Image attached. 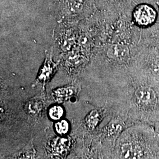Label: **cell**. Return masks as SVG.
<instances>
[{"instance_id":"obj_1","label":"cell","mask_w":159,"mask_h":159,"mask_svg":"<svg viewBox=\"0 0 159 159\" xmlns=\"http://www.w3.org/2000/svg\"><path fill=\"white\" fill-rule=\"evenodd\" d=\"M93 0H60V14L69 19L93 13Z\"/></svg>"},{"instance_id":"obj_2","label":"cell","mask_w":159,"mask_h":159,"mask_svg":"<svg viewBox=\"0 0 159 159\" xmlns=\"http://www.w3.org/2000/svg\"><path fill=\"white\" fill-rule=\"evenodd\" d=\"M156 16L153 9L147 5L139 6L134 12L135 21L140 25H148L153 23Z\"/></svg>"},{"instance_id":"obj_3","label":"cell","mask_w":159,"mask_h":159,"mask_svg":"<svg viewBox=\"0 0 159 159\" xmlns=\"http://www.w3.org/2000/svg\"><path fill=\"white\" fill-rule=\"evenodd\" d=\"M52 51L46 53V58L44 64L41 68L38 75L37 80L41 83L45 84L54 74L56 68V65L52 61Z\"/></svg>"},{"instance_id":"obj_4","label":"cell","mask_w":159,"mask_h":159,"mask_svg":"<svg viewBox=\"0 0 159 159\" xmlns=\"http://www.w3.org/2000/svg\"><path fill=\"white\" fill-rule=\"evenodd\" d=\"M129 48L125 45L115 44L110 46L107 51L109 58L119 62H125L129 57Z\"/></svg>"},{"instance_id":"obj_5","label":"cell","mask_w":159,"mask_h":159,"mask_svg":"<svg viewBox=\"0 0 159 159\" xmlns=\"http://www.w3.org/2000/svg\"><path fill=\"white\" fill-rule=\"evenodd\" d=\"M137 100L144 105L153 104L156 100V94L153 90L148 87H141L135 93Z\"/></svg>"},{"instance_id":"obj_6","label":"cell","mask_w":159,"mask_h":159,"mask_svg":"<svg viewBox=\"0 0 159 159\" xmlns=\"http://www.w3.org/2000/svg\"><path fill=\"white\" fill-rule=\"evenodd\" d=\"M77 92V89L73 85L57 89L53 91V97L58 101H63L70 97L73 96Z\"/></svg>"},{"instance_id":"obj_7","label":"cell","mask_w":159,"mask_h":159,"mask_svg":"<svg viewBox=\"0 0 159 159\" xmlns=\"http://www.w3.org/2000/svg\"><path fill=\"white\" fill-rule=\"evenodd\" d=\"M101 116L102 114L98 110H94L91 111L85 117V124L87 127L90 130L94 129L100 121Z\"/></svg>"},{"instance_id":"obj_8","label":"cell","mask_w":159,"mask_h":159,"mask_svg":"<svg viewBox=\"0 0 159 159\" xmlns=\"http://www.w3.org/2000/svg\"><path fill=\"white\" fill-rule=\"evenodd\" d=\"M64 110L60 106H54L51 107L48 111V115L50 119L53 120H60L63 117Z\"/></svg>"},{"instance_id":"obj_9","label":"cell","mask_w":159,"mask_h":159,"mask_svg":"<svg viewBox=\"0 0 159 159\" xmlns=\"http://www.w3.org/2000/svg\"><path fill=\"white\" fill-rule=\"evenodd\" d=\"M55 129L60 135H65L69 131V124L66 120H60L56 123Z\"/></svg>"}]
</instances>
